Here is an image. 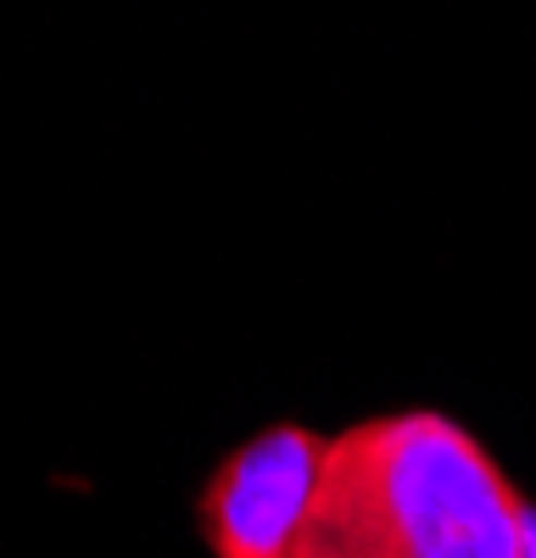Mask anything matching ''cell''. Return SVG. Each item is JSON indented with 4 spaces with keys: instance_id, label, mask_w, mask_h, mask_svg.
Listing matches in <instances>:
<instances>
[{
    "instance_id": "3957f363",
    "label": "cell",
    "mask_w": 536,
    "mask_h": 558,
    "mask_svg": "<svg viewBox=\"0 0 536 558\" xmlns=\"http://www.w3.org/2000/svg\"><path fill=\"white\" fill-rule=\"evenodd\" d=\"M520 558H536V502L531 497L520 508Z\"/></svg>"
},
{
    "instance_id": "6da1fadb",
    "label": "cell",
    "mask_w": 536,
    "mask_h": 558,
    "mask_svg": "<svg viewBox=\"0 0 536 558\" xmlns=\"http://www.w3.org/2000/svg\"><path fill=\"white\" fill-rule=\"evenodd\" d=\"M525 492L441 408H397L325 436L296 558H520Z\"/></svg>"
},
{
    "instance_id": "7a4b0ae2",
    "label": "cell",
    "mask_w": 536,
    "mask_h": 558,
    "mask_svg": "<svg viewBox=\"0 0 536 558\" xmlns=\"http://www.w3.org/2000/svg\"><path fill=\"white\" fill-rule=\"evenodd\" d=\"M325 430L268 425L230 447L196 497V525L212 558H296L307 502L319 486Z\"/></svg>"
}]
</instances>
